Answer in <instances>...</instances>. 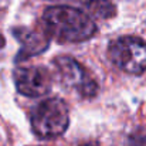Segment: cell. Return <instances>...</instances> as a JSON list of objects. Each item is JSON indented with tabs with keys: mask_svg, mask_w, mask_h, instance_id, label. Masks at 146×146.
<instances>
[{
	"mask_svg": "<svg viewBox=\"0 0 146 146\" xmlns=\"http://www.w3.org/2000/svg\"><path fill=\"white\" fill-rule=\"evenodd\" d=\"M33 132L41 139H51L62 135L70 125V112L64 101L47 98L33 106L30 112Z\"/></svg>",
	"mask_w": 146,
	"mask_h": 146,
	"instance_id": "7a4b0ae2",
	"label": "cell"
},
{
	"mask_svg": "<svg viewBox=\"0 0 146 146\" xmlns=\"http://www.w3.org/2000/svg\"><path fill=\"white\" fill-rule=\"evenodd\" d=\"M128 146H146V129H139L132 133Z\"/></svg>",
	"mask_w": 146,
	"mask_h": 146,
	"instance_id": "ba28073f",
	"label": "cell"
},
{
	"mask_svg": "<svg viewBox=\"0 0 146 146\" xmlns=\"http://www.w3.org/2000/svg\"><path fill=\"white\" fill-rule=\"evenodd\" d=\"M109 57L122 71L139 75L146 71V43L132 36L113 40L109 44Z\"/></svg>",
	"mask_w": 146,
	"mask_h": 146,
	"instance_id": "3957f363",
	"label": "cell"
},
{
	"mask_svg": "<svg viewBox=\"0 0 146 146\" xmlns=\"http://www.w3.org/2000/svg\"><path fill=\"white\" fill-rule=\"evenodd\" d=\"M4 44H6V40H4V37H3V34L0 33V50L4 47Z\"/></svg>",
	"mask_w": 146,
	"mask_h": 146,
	"instance_id": "9c48e42d",
	"label": "cell"
},
{
	"mask_svg": "<svg viewBox=\"0 0 146 146\" xmlns=\"http://www.w3.org/2000/svg\"><path fill=\"white\" fill-rule=\"evenodd\" d=\"M85 9L97 19H111L116 14V9L109 0H85Z\"/></svg>",
	"mask_w": 146,
	"mask_h": 146,
	"instance_id": "52a82bcc",
	"label": "cell"
},
{
	"mask_svg": "<svg viewBox=\"0 0 146 146\" xmlns=\"http://www.w3.org/2000/svg\"><path fill=\"white\" fill-rule=\"evenodd\" d=\"M17 91L26 97H43L51 90V75L44 67L23 65L14 71Z\"/></svg>",
	"mask_w": 146,
	"mask_h": 146,
	"instance_id": "5b68a950",
	"label": "cell"
},
{
	"mask_svg": "<svg viewBox=\"0 0 146 146\" xmlns=\"http://www.w3.org/2000/svg\"><path fill=\"white\" fill-rule=\"evenodd\" d=\"M82 146H98V145H94V143H87V145H82Z\"/></svg>",
	"mask_w": 146,
	"mask_h": 146,
	"instance_id": "30bf717a",
	"label": "cell"
},
{
	"mask_svg": "<svg viewBox=\"0 0 146 146\" xmlns=\"http://www.w3.org/2000/svg\"><path fill=\"white\" fill-rule=\"evenodd\" d=\"M54 67L61 82L80 97L94 98L98 94L97 81L77 60L71 57H57L54 60Z\"/></svg>",
	"mask_w": 146,
	"mask_h": 146,
	"instance_id": "277c9868",
	"label": "cell"
},
{
	"mask_svg": "<svg viewBox=\"0 0 146 146\" xmlns=\"http://www.w3.org/2000/svg\"><path fill=\"white\" fill-rule=\"evenodd\" d=\"M46 33L60 43H81L90 40L97 33V26L91 17L70 6H52L43 14Z\"/></svg>",
	"mask_w": 146,
	"mask_h": 146,
	"instance_id": "6da1fadb",
	"label": "cell"
},
{
	"mask_svg": "<svg viewBox=\"0 0 146 146\" xmlns=\"http://www.w3.org/2000/svg\"><path fill=\"white\" fill-rule=\"evenodd\" d=\"M13 34L20 40V44H21L20 55L17 60L29 58L31 55L40 54L41 51H44L48 47V40L41 33H37L29 29H16Z\"/></svg>",
	"mask_w": 146,
	"mask_h": 146,
	"instance_id": "8992f818",
	"label": "cell"
}]
</instances>
